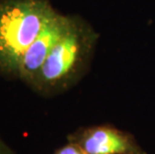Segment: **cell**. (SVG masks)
Returning a JSON list of instances; mask_svg holds the SVG:
<instances>
[{
  "mask_svg": "<svg viewBox=\"0 0 155 154\" xmlns=\"http://www.w3.org/2000/svg\"><path fill=\"white\" fill-rule=\"evenodd\" d=\"M99 33L79 15H70L68 27L48 55L30 88L53 97L75 86L90 67Z\"/></svg>",
  "mask_w": 155,
  "mask_h": 154,
  "instance_id": "1",
  "label": "cell"
},
{
  "mask_svg": "<svg viewBox=\"0 0 155 154\" xmlns=\"http://www.w3.org/2000/svg\"><path fill=\"white\" fill-rule=\"evenodd\" d=\"M70 15L57 12L23 55L18 67L17 79L30 85L47 59L48 55L68 27Z\"/></svg>",
  "mask_w": 155,
  "mask_h": 154,
  "instance_id": "4",
  "label": "cell"
},
{
  "mask_svg": "<svg viewBox=\"0 0 155 154\" xmlns=\"http://www.w3.org/2000/svg\"><path fill=\"white\" fill-rule=\"evenodd\" d=\"M0 154H15L10 146L4 142V140L0 136Z\"/></svg>",
  "mask_w": 155,
  "mask_h": 154,
  "instance_id": "6",
  "label": "cell"
},
{
  "mask_svg": "<svg viewBox=\"0 0 155 154\" xmlns=\"http://www.w3.org/2000/svg\"><path fill=\"white\" fill-rule=\"evenodd\" d=\"M67 140L86 154H147L132 134L109 124L79 128Z\"/></svg>",
  "mask_w": 155,
  "mask_h": 154,
  "instance_id": "3",
  "label": "cell"
},
{
  "mask_svg": "<svg viewBox=\"0 0 155 154\" xmlns=\"http://www.w3.org/2000/svg\"><path fill=\"white\" fill-rule=\"evenodd\" d=\"M52 154H86V153L75 143L68 141V143L60 147V148H58Z\"/></svg>",
  "mask_w": 155,
  "mask_h": 154,
  "instance_id": "5",
  "label": "cell"
},
{
  "mask_svg": "<svg viewBox=\"0 0 155 154\" xmlns=\"http://www.w3.org/2000/svg\"><path fill=\"white\" fill-rule=\"evenodd\" d=\"M57 12L49 0H0V76L17 79L23 55Z\"/></svg>",
  "mask_w": 155,
  "mask_h": 154,
  "instance_id": "2",
  "label": "cell"
}]
</instances>
